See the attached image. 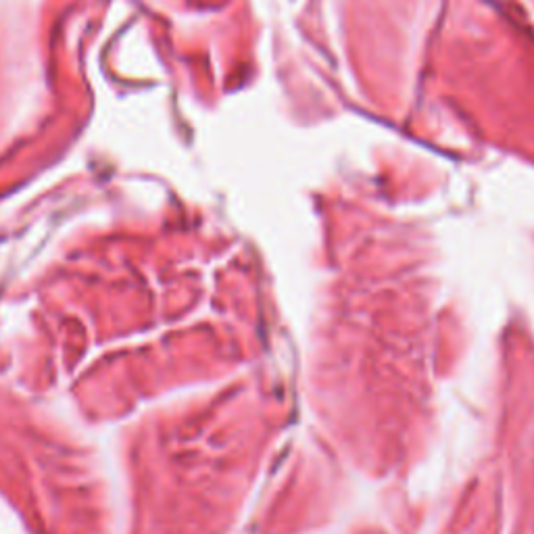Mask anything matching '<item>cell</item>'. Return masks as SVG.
Listing matches in <instances>:
<instances>
[]
</instances>
